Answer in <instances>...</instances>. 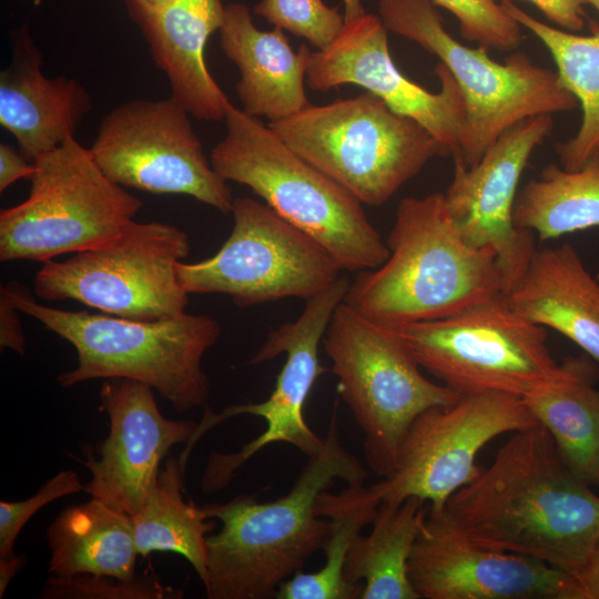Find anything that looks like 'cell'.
Listing matches in <instances>:
<instances>
[{
  "label": "cell",
  "instance_id": "6da1fadb",
  "mask_svg": "<svg viewBox=\"0 0 599 599\" xmlns=\"http://www.w3.org/2000/svg\"><path fill=\"white\" fill-rule=\"evenodd\" d=\"M441 511L469 540L575 579L599 540V496L568 468L541 424L511 433Z\"/></svg>",
  "mask_w": 599,
  "mask_h": 599
},
{
  "label": "cell",
  "instance_id": "7a4b0ae2",
  "mask_svg": "<svg viewBox=\"0 0 599 599\" xmlns=\"http://www.w3.org/2000/svg\"><path fill=\"white\" fill-rule=\"evenodd\" d=\"M367 476L341 443L335 409L321 449L308 457L287 494L267 502L240 495L202 505L206 518L222 522L219 532L206 537V597L275 598L280 586L327 541L329 522L316 510L319 495L336 479L359 485Z\"/></svg>",
  "mask_w": 599,
  "mask_h": 599
},
{
  "label": "cell",
  "instance_id": "3957f363",
  "mask_svg": "<svg viewBox=\"0 0 599 599\" xmlns=\"http://www.w3.org/2000/svg\"><path fill=\"white\" fill-rule=\"evenodd\" d=\"M386 244L388 258L358 272L344 300L380 325L444 318L504 293L497 254L461 237L444 193L403 199Z\"/></svg>",
  "mask_w": 599,
  "mask_h": 599
},
{
  "label": "cell",
  "instance_id": "277c9868",
  "mask_svg": "<svg viewBox=\"0 0 599 599\" xmlns=\"http://www.w3.org/2000/svg\"><path fill=\"white\" fill-rule=\"evenodd\" d=\"M1 292L19 312L74 347L78 365L57 377L61 386L129 378L150 385L179 413L207 402L210 380L202 361L221 336L213 317L184 312L171 318L136 321L63 311L37 302L17 281L2 286Z\"/></svg>",
  "mask_w": 599,
  "mask_h": 599
},
{
  "label": "cell",
  "instance_id": "5b68a950",
  "mask_svg": "<svg viewBox=\"0 0 599 599\" xmlns=\"http://www.w3.org/2000/svg\"><path fill=\"white\" fill-rule=\"evenodd\" d=\"M210 161L227 182L248 186L278 215L319 243L342 271L380 266L389 248L345 187L290 148L260 118L232 103Z\"/></svg>",
  "mask_w": 599,
  "mask_h": 599
},
{
  "label": "cell",
  "instance_id": "8992f818",
  "mask_svg": "<svg viewBox=\"0 0 599 599\" xmlns=\"http://www.w3.org/2000/svg\"><path fill=\"white\" fill-rule=\"evenodd\" d=\"M268 126L296 153L362 204L386 203L443 145L417 121L365 92L324 105L308 104Z\"/></svg>",
  "mask_w": 599,
  "mask_h": 599
},
{
  "label": "cell",
  "instance_id": "52a82bcc",
  "mask_svg": "<svg viewBox=\"0 0 599 599\" xmlns=\"http://www.w3.org/2000/svg\"><path fill=\"white\" fill-rule=\"evenodd\" d=\"M378 12L388 31L437 55L460 87L467 118L454 156L467 167L477 164L518 122L578 106L557 72L535 64L527 54L515 52L498 63L488 55V48L461 44L447 32L430 0H378Z\"/></svg>",
  "mask_w": 599,
  "mask_h": 599
},
{
  "label": "cell",
  "instance_id": "ba28073f",
  "mask_svg": "<svg viewBox=\"0 0 599 599\" xmlns=\"http://www.w3.org/2000/svg\"><path fill=\"white\" fill-rule=\"evenodd\" d=\"M322 344L337 377V389L364 434L370 469L389 476L412 423L460 395L426 378L400 339L346 304L336 307Z\"/></svg>",
  "mask_w": 599,
  "mask_h": 599
},
{
  "label": "cell",
  "instance_id": "9c48e42d",
  "mask_svg": "<svg viewBox=\"0 0 599 599\" xmlns=\"http://www.w3.org/2000/svg\"><path fill=\"white\" fill-rule=\"evenodd\" d=\"M417 364L460 396L525 397L560 369L546 328L515 312L498 293L454 315L389 327Z\"/></svg>",
  "mask_w": 599,
  "mask_h": 599
},
{
  "label": "cell",
  "instance_id": "30bf717a",
  "mask_svg": "<svg viewBox=\"0 0 599 599\" xmlns=\"http://www.w3.org/2000/svg\"><path fill=\"white\" fill-rule=\"evenodd\" d=\"M29 196L0 213V260L47 262L115 238L141 201L111 181L71 138L33 161Z\"/></svg>",
  "mask_w": 599,
  "mask_h": 599
},
{
  "label": "cell",
  "instance_id": "8fae6325",
  "mask_svg": "<svg viewBox=\"0 0 599 599\" xmlns=\"http://www.w3.org/2000/svg\"><path fill=\"white\" fill-rule=\"evenodd\" d=\"M189 252V236L177 226L133 220L99 247L43 262L33 291L44 301L72 300L123 318H171L189 303L176 275Z\"/></svg>",
  "mask_w": 599,
  "mask_h": 599
},
{
  "label": "cell",
  "instance_id": "7c38bea8",
  "mask_svg": "<svg viewBox=\"0 0 599 599\" xmlns=\"http://www.w3.org/2000/svg\"><path fill=\"white\" fill-rule=\"evenodd\" d=\"M231 212L232 232L213 256L176 264L189 294H224L236 306L251 307L308 300L341 276V267L319 243L266 203L236 197Z\"/></svg>",
  "mask_w": 599,
  "mask_h": 599
},
{
  "label": "cell",
  "instance_id": "4fadbf2b",
  "mask_svg": "<svg viewBox=\"0 0 599 599\" xmlns=\"http://www.w3.org/2000/svg\"><path fill=\"white\" fill-rule=\"evenodd\" d=\"M349 284L348 277L341 275L329 287L306 300L304 309L295 321L282 324L267 334L263 345L247 362L256 365L285 354L274 389L265 400L227 406L219 414L205 409L179 458L183 466H186L190 453L201 437L230 418L240 415L260 417L265 422V429L237 453H211L201 479L203 491L223 489L248 459L270 445L288 444L307 457L321 449L323 438L306 423L304 406L314 384L326 372L319 362V344L334 311L345 300Z\"/></svg>",
  "mask_w": 599,
  "mask_h": 599
},
{
  "label": "cell",
  "instance_id": "5bb4252c",
  "mask_svg": "<svg viewBox=\"0 0 599 599\" xmlns=\"http://www.w3.org/2000/svg\"><path fill=\"white\" fill-rule=\"evenodd\" d=\"M187 110L172 95L126 101L102 119L89 148L114 183L153 194H183L229 213L231 187L206 158Z\"/></svg>",
  "mask_w": 599,
  "mask_h": 599
},
{
  "label": "cell",
  "instance_id": "9a60e30c",
  "mask_svg": "<svg viewBox=\"0 0 599 599\" xmlns=\"http://www.w3.org/2000/svg\"><path fill=\"white\" fill-rule=\"evenodd\" d=\"M539 424L521 397L505 393L460 396L454 404L422 413L399 446L396 466L372 485L382 502L416 497L429 510L474 480L480 449L494 438Z\"/></svg>",
  "mask_w": 599,
  "mask_h": 599
},
{
  "label": "cell",
  "instance_id": "2e32d148",
  "mask_svg": "<svg viewBox=\"0 0 599 599\" xmlns=\"http://www.w3.org/2000/svg\"><path fill=\"white\" fill-rule=\"evenodd\" d=\"M382 19L363 13L346 20L335 40L325 49L311 51L306 84L328 91L356 84L379 97L394 112L422 124L445 149L459 152L466 123V101L450 71L439 62L434 72L440 90L429 92L410 81L394 63Z\"/></svg>",
  "mask_w": 599,
  "mask_h": 599
},
{
  "label": "cell",
  "instance_id": "e0dca14e",
  "mask_svg": "<svg viewBox=\"0 0 599 599\" xmlns=\"http://www.w3.org/2000/svg\"><path fill=\"white\" fill-rule=\"evenodd\" d=\"M552 124V114L518 122L471 167L454 156V176L444 193L447 207L469 245L495 251L506 295L520 282L536 251L532 232L514 223L517 186L532 151L550 133Z\"/></svg>",
  "mask_w": 599,
  "mask_h": 599
},
{
  "label": "cell",
  "instance_id": "ac0fdd59",
  "mask_svg": "<svg viewBox=\"0 0 599 599\" xmlns=\"http://www.w3.org/2000/svg\"><path fill=\"white\" fill-rule=\"evenodd\" d=\"M408 572L419 599H582L571 575L534 558L483 547L441 510L428 509Z\"/></svg>",
  "mask_w": 599,
  "mask_h": 599
},
{
  "label": "cell",
  "instance_id": "d6986e66",
  "mask_svg": "<svg viewBox=\"0 0 599 599\" xmlns=\"http://www.w3.org/2000/svg\"><path fill=\"white\" fill-rule=\"evenodd\" d=\"M100 399L110 430L99 457L87 445L85 459L77 457L91 474L83 491L132 517L156 480L162 458L172 446L186 444L197 423L164 417L153 388L134 379H105Z\"/></svg>",
  "mask_w": 599,
  "mask_h": 599
},
{
  "label": "cell",
  "instance_id": "ffe728a7",
  "mask_svg": "<svg viewBox=\"0 0 599 599\" xmlns=\"http://www.w3.org/2000/svg\"><path fill=\"white\" fill-rule=\"evenodd\" d=\"M131 20L149 44L154 63L170 82L172 97L196 120L224 121L231 105L210 74L204 49L224 19L221 0H124Z\"/></svg>",
  "mask_w": 599,
  "mask_h": 599
},
{
  "label": "cell",
  "instance_id": "44dd1931",
  "mask_svg": "<svg viewBox=\"0 0 599 599\" xmlns=\"http://www.w3.org/2000/svg\"><path fill=\"white\" fill-rule=\"evenodd\" d=\"M88 90L65 75L48 78L27 29L12 34V59L0 73V124L32 161L74 138L91 109Z\"/></svg>",
  "mask_w": 599,
  "mask_h": 599
},
{
  "label": "cell",
  "instance_id": "7402d4cb",
  "mask_svg": "<svg viewBox=\"0 0 599 599\" xmlns=\"http://www.w3.org/2000/svg\"><path fill=\"white\" fill-rule=\"evenodd\" d=\"M284 30L255 27L250 9L240 2L224 8L219 30L222 51L238 69L235 85L242 110L270 122L284 120L311 104L305 77L311 50L295 52Z\"/></svg>",
  "mask_w": 599,
  "mask_h": 599
},
{
  "label": "cell",
  "instance_id": "603a6c76",
  "mask_svg": "<svg viewBox=\"0 0 599 599\" xmlns=\"http://www.w3.org/2000/svg\"><path fill=\"white\" fill-rule=\"evenodd\" d=\"M507 297L521 317L559 332L599 363V283L571 244L536 248Z\"/></svg>",
  "mask_w": 599,
  "mask_h": 599
},
{
  "label": "cell",
  "instance_id": "cb8c5ba5",
  "mask_svg": "<svg viewBox=\"0 0 599 599\" xmlns=\"http://www.w3.org/2000/svg\"><path fill=\"white\" fill-rule=\"evenodd\" d=\"M590 356H568L549 384L522 397L551 435L568 468L582 481L599 484V368Z\"/></svg>",
  "mask_w": 599,
  "mask_h": 599
},
{
  "label": "cell",
  "instance_id": "d4e9b609",
  "mask_svg": "<svg viewBox=\"0 0 599 599\" xmlns=\"http://www.w3.org/2000/svg\"><path fill=\"white\" fill-rule=\"evenodd\" d=\"M47 537L51 576L135 577L139 554L132 518L99 498L62 510L49 526Z\"/></svg>",
  "mask_w": 599,
  "mask_h": 599
},
{
  "label": "cell",
  "instance_id": "484cf974",
  "mask_svg": "<svg viewBox=\"0 0 599 599\" xmlns=\"http://www.w3.org/2000/svg\"><path fill=\"white\" fill-rule=\"evenodd\" d=\"M425 504L416 497L382 502L370 534L353 540L344 575L353 583H363L361 599H419L408 562L427 515Z\"/></svg>",
  "mask_w": 599,
  "mask_h": 599
},
{
  "label": "cell",
  "instance_id": "4316f807",
  "mask_svg": "<svg viewBox=\"0 0 599 599\" xmlns=\"http://www.w3.org/2000/svg\"><path fill=\"white\" fill-rule=\"evenodd\" d=\"M500 4L545 44L561 83L581 105L582 121L578 132L570 140L556 144L562 167L577 171L599 163V30L580 35L537 20L511 0H500Z\"/></svg>",
  "mask_w": 599,
  "mask_h": 599
},
{
  "label": "cell",
  "instance_id": "83f0119b",
  "mask_svg": "<svg viewBox=\"0 0 599 599\" xmlns=\"http://www.w3.org/2000/svg\"><path fill=\"white\" fill-rule=\"evenodd\" d=\"M184 473L180 459L165 460L141 508L131 517L135 546L141 557L158 551L182 556L204 585L206 537L215 522L206 518L202 506L184 499Z\"/></svg>",
  "mask_w": 599,
  "mask_h": 599
},
{
  "label": "cell",
  "instance_id": "f1b7e54d",
  "mask_svg": "<svg viewBox=\"0 0 599 599\" xmlns=\"http://www.w3.org/2000/svg\"><path fill=\"white\" fill-rule=\"evenodd\" d=\"M380 500L372 485H346L337 494L323 491L316 504L317 514L327 518L329 535L323 548L324 565L314 572H296L284 581L277 599H356L363 583H353L344 570L353 540L376 517Z\"/></svg>",
  "mask_w": 599,
  "mask_h": 599
},
{
  "label": "cell",
  "instance_id": "f546056e",
  "mask_svg": "<svg viewBox=\"0 0 599 599\" xmlns=\"http://www.w3.org/2000/svg\"><path fill=\"white\" fill-rule=\"evenodd\" d=\"M512 216L541 241L599 226V163L577 171L546 165L519 192Z\"/></svg>",
  "mask_w": 599,
  "mask_h": 599
},
{
  "label": "cell",
  "instance_id": "4dcf8cb0",
  "mask_svg": "<svg viewBox=\"0 0 599 599\" xmlns=\"http://www.w3.org/2000/svg\"><path fill=\"white\" fill-rule=\"evenodd\" d=\"M253 12L276 28L306 39L316 50L327 48L345 24L338 7L323 0H260Z\"/></svg>",
  "mask_w": 599,
  "mask_h": 599
},
{
  "label": "cell",
  "instance_id": "1f68e13d",
  "mask_svg": "<svg viewBox=\"0 0 599 599\" xmlns=\"http://www.w3.org/2000/svg\"><path fill=\"white\" fill-rule=\"evenodd\" d=\"M181 589L163 586L154 575L144 572L130 580L89 573L49 577L40 598L61 599H177Z\"/></svg>",
  "mask_w": 599,
  "mask_h": 599
},
{
  "label": "cell",
  "instance_id": "d6a6232c",
  "mask_svg": "<svg viewBox=\"0 0 599 599\" xmlns=\"http://www.w3.org/2000/svg\"><path fill=\"white\" fill-rule=\"evenodd\" d=\"M453 13L461 35L486 48L517 49L522 41L521 26L496 0H430Z\"/></svg>",
  "mask_w": 599,
  "mask_h": 599
},
{
  "label": "cell",
  "instance_id": "836d02e7",
  "mask_svg": "<svg viewBox=\"0 0 599 599\" xmlns=\"http://www.w3.org/2000/svg\"><path fill=\"white\" fill-rule=\"evenodd\" d=\"M74 470H62L45 481L30 498L21 501H0V561L16 556V539L29 519L49 502L83 490Z\"/></svg>",
  "mask_w": 599,
  "mask_h": 599
},
{
  "label": "cell",
  "instance_id": "e575fe53",
  "mask_svg": "<svg viewBox=\"0 0 599 599\" xmlns=\"http://www.w3.org/2000/svg\"><path fill=\"white\" fill-rule=\"evenodd\" d=\"M545 17L568 32H577L585 27L582 0H529Z\"/></svg>",
  "mask_w": 599,
  "mask_h": 599
},
{
  "label": "cell",
  "instance_id": "d590c367",
  "mask_svg": "<svg viewBox=\"0 0 599 599\" xmlns=\"http://www.w3.org/2000/svg\"><path fill=\"white\" fill-rule=\"evenodd\" d=\"M17 309L4 293L0 292V347L10 348L23 355L26 341Z\"/></svg>",
  "mask_w": 599,
  "mask_h": 599
},
{
  "label": "cell",
  "instance_id": "8d00e7d4",
  "mask_svg": "<svg viewBox=\"0 0 599 599\" xmlns=\"http://www.w3.org/2000/svg\"><path fill=\"white\" fill-rule=\"evenodd\" d=\"M34 171V163H28L27 158L19 154L13 146L8 143L0 144V192L20 179H31Z\"/></svg>",
  "mask_w": 599,
  "mask_h": 599
},
{
  "label": "cell",
  "instance_id": "74e56055",
  "mask_svg": "<svg viewBox=\"0 0 599 599\" xmlns=\"http://www.w3.org/2000/svg\"><path fill=\"white\" fill-rule=\"evenodd\" d=\"M576 580L582 599H599V540Z\"/></svg>",
  "mask_w": 599,
  "mask_h": 599
},
{
  "label": "cell",
  "instance_id": "f35d334b",
  "mask_svg": "<svg viewBox=\"0 0 599 599\" xmlns=\"http://www.w3.org/2000/svg\"><path fill=\"white\" fill-rule=\"evenodd\" d=\"M24 559L22 556H17L12 559L0 561V598L3 597V593L7 590V587L17 575V572L22 568Z\"/></svg>",
  "mask_w": 599,
  "mask_h": 599
},
{
  "label": "cell",
  "instance_id": "ab89813d",
  "mask_svg": "<svg viewBox=\"0 0 599 599\" xmlns=\"http://www.w3.org/2000/svg\"><path fill=\"white\" fill-rule=\"evenodd\" d=\"M345 21L365 13L363 0H343Z\"/></svg>",
  "mask_w": 599,
  "mask_h": 599
},
{
  "label": "cell",
  "instance_id": "60d3db41",
  "mask_svg": "<svg viewBox=\"0 0 599 599\" xmlns=\"http://www.w3.org/2000/svg\"><path fill=\"white\" fill-rule=\"evenodd\" d=\"M583 3H588L590 6H592L599 13V0H582Z\"/></svg>",
  "mask_w": 599,
  "mask_h": 599
},
{
  "label": "cell",
  "instance_id": "b9f144b4",
  "mask_svg": "<svg viewBox=\"0 0 599 599\" xmlns=\"http://www.w3.org/2000/svg\"><path fill=\"white\" fill-rule=\"evenodd\" d=\"M146 1L152 2V3H159V2H164L166 0H146Z\"/></svg>",
  "mask_w": 599,
  "mask_h": 599
},
{
  "label": "cell",
  "instance_id": "7bdbcfd3",
  "mask_svg": "<svg viewBox=\"0 0 599 599\" xmlns=\"http://www.w3.org/2000/svg\"><path fill=\"white\" fill-rule=\"evenodd\" d=\"M598 486H599V484H598Z\"/></svg>",
  "mask_w": 599,
  "mask_h": 599
}]
</instances>
